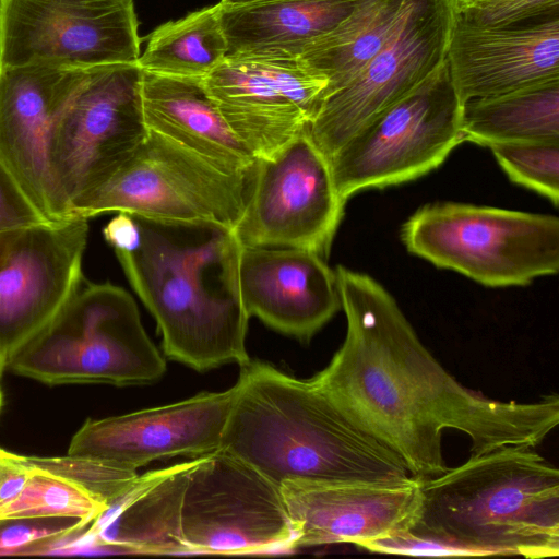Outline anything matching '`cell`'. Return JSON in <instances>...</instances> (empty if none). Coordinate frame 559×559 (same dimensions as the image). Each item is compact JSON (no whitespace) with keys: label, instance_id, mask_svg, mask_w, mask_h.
Listing matches in <instances>:
<instances>
[{"label":"cell","instance_id":"obj_1","mask_svg":"<svg viewBox=\"0 0 559 559\" xmlns=\"http://www.w3.org/2000/svg\"><path fill=\"white\" fill-rule=\"evenodd\" d=\"M345 338L310 380L358 427L395 452L421 481L443 473L442 432L471 440V455L540 443L559 423V397L503 402L455 380L419 340L395 298L370 275L335 270Z\"/></svg>","mask_w":559,"mask_h":559},{"label":"cell","instance_id":"obj_2","mask_svg":"<svg viewBox=\"0 0 559 559\" xmlns=\"http://www.w3.org/2000/svg\"><path fill=\"white\" fill-rule=\"evenodd\" d=\"M140 245L115 251L130 285L154 317L164 354L195 371L250 361L239 290L241 243L209 222L133 215Z\"/></svg>","mask_w":559,"mask_h":559},{"label":"cell","instance_id":"obj_3","mask_svg":"<svg viewBox=\"0 0 559 559\" xmlns=\"http://www.w3.org/2000/svg\"><path fill=\"white\" fill-rule=\"evenodd\" d=\"M236 384L219 449L277 486L400 484L413 477L395 452L352 421L310 379L250 360Z\"/></svg>","mask_w":559,"mask_h":559},{"label":"cell","instance_id":"obj_4","mask_svg":"<svg viewBox=\"0 0 559 559\" xmlns=\"http://www.w3.org/2000/svg\"><path fill=\"white\" fill-rule=\"evenodd\" d=\"M412 530L461 547L472 557L559 555V471L530 445L471 455L421 481Z\"/></svg>","mask_w":559,"mask_h":559},{"label":"cell","instance_id":"obj_5","mask_svg":"<svg viewBox=\"0 0 559 559\" xmlns=\"http://www.w3.org/2000/svg\"><path fill=\"white\" fill-rule=\"evenodd\" d=\"M16 374L49 385L150 384L166 360L146 334L136 304L109 283L81 285L39 332L7 360Z\"/></svg>","mask_w":559,"mask_h":559},{"label":"cell","instance_id":"obj_6","mask_svg":"<svg viewBox=\"0 0 559 559\" xmlns=\"http://www.w3.org/2000/svg\"><path fill=\"white\" fill-rule=\"evenodd\" d=\"M408 252L489 287L559 271V218L456 202L426 204L402 226Z\"/></svg>","mask_w":559,"mask_h":559},{"label":"cell","instance_id":"obj_7","mask_svg":"<svg viewBox=\"0 0 559 559\" xmlns=\"http://www.w3.org/2000/svg\"><path fill=\"white\" fill-rule=\"evenodd\" d=\"M142 70L135 63L91 68L50 132L47 166L58 221L107 185L145 140Z\"/></svg>","mask_w":559,"mask_h":559},{"label":"cell","instance_id":"obj_8","mask_svg":"<svg viewBox=\"0 0 559 559\" xmlns=\"http://www.w3.org/2000/svg\"><path fill=\"white\" fill-rule=\"evenodd\" d=\"M462 104L447 60L420 85L379 114L329 159L340 197L417 179L462 144Z\"/></svg>","mask_w":559,"mask_h":559},{"label":"cell","instance_id":"obj_9","mask_svg":"<svg viewBox=\"0 0 559 559\" xmlns=\"http://www.w3.org/2000/svg\"><path fill=\"white\" fill-rule=\"evenodd\" d=\"M180 535L187 554L296 549L281 487L222 449L191 460L181 497Z\"/></svg>","mask_w":559,"mask_h":559},{"label":"cell","instance_id":"obj_10","mask_svg":"<svg viewBox=\"0 0 559 559\" xmlns=\"http://www.w3.org/2000/svg\"><path fill=\"white\" fill-rule=\"evenodd\" d=\"M251 174L223 171L148 130L133 156L76 209L74 217L88 219L108 212H126L160 221L209 222L234 229L246 206Z\"/></svg>","mask_w":559,"mask_h":559},{"label":"cell","instance_id":"obj_11","mask_svg":"<svg viewBox=\"0 0 559 559\" xmlns=\"http://www.w3.org/2000/svg\"><path fill=\"white\" fill-rule=\"evenodd\" d=\"M345 203L328 160L306 132L273 156L257 159L234 233L241 246L298 248L325 258Z\"/></svg>","mask_w":559,"mask_h":559},{"label":"cell","instance_id":"obj_12","mask_svg":"<svg viewBox=\"0 0 559 559\" xmlns=\"http://www.w3.org/2000/svg\"><path fill=\"white\" fill-rule=\"evenodd\" d=\"M453 0H413L386 45L342 90L328 96L307 134L328 160L357 131L445 61Z\"/></svg>","mask_w":559,"mask_h":559},{"label":"cell","instance_id":"obj_13","mask_svg":"<svg viewBox=\"0 0 559 559\" xmlns=\"http://www.w3.org/2000/svg\"><path fill=\"white\" fill-rule=\"evenodd\" d=\"M133 0H1L0 67L135 63Z\"/></svg>","mask_w":559,"mask_h":559},{"label":"cell","instance_id":"obj_14","mask_svg":"<svg viewBox=\"0 0 559 559\" xmlns=\"http://www.w3.org/2000/svg\"><path fill=\"white\" fill-rule=\"evenodd\" d=\"M87 218L0 231V355L8 358L47 325L83 284Z\"/></svg>","mask_w":559,"mask_h":559},{"label":"cell","instance_id":"obj_15","mask_svg":"<svg viewBox=\"0 0 559 559\" xmlns=\"http://www.w3.org/2000/svg\"><path fill=\"white\" fill-rule=\"evenodd\" d=\"M204 83L228 127L260 159L308 131L329 81L299 59L227 56Z\"/></svg>","mask_w":559,"mask_h":559},{"label":"cell","instance_id":"obj_16","mask_svg":"<svg viewBox=\"0 0 559 559\" xmlns=\"http://www.w3.org/2000/svg\"><path fill=\"white\" fill-rule=\"evenodd\" d=\"M236 395L235 383L173 404L90 418L74 433L68 454L136 472L155 460L212 453L221 447Z\"/></svg>","mask_w":559,"mask_h":559},{"label":"cell","instance_id":"obj_17","mask_svg":"<svg viewBox=\"0 0 559 559\" xmlns=\"http://www.w3.org/2000/svg\"><path fill=\"white\" fill-rule=\"evenodd\" d=\"M87 71L45 63L0 67V158L49 222H60L47 166L50 132Z\"/></svg>","mask_w":559,"mask_h":559},{"label":"cell","instance_id":"obj_18","mask_svg":"<svg viewBox=\"0 0 559 559\" xmlns=\"http://www.w3.org/2000/svg\"><path fill=\"white\" fill-rule=\"evenodd\" d=\"M282 496L299 547L361 544L401 534L418 522L421 480L400 484L287 481Z\"/></svg>","mask_w":559,"mask_h":559},{"label":"cell","instance_id":"obj_19","mask_svg":"<svg viewBox=\"0 0 559 559\" xmlns=\"http://www.w3.org/2000/svg\"><path fill=\"white\" fill-rule=\"evenodd\" d=\"M238 275L249 318L299 341H309L341 309L335 271L310 250L242 246Z\"/></svg>","mask_w":559,"mask_h":559},{"label":"cell","instance_id":"obj_20","mask_svg":"<svg viewBox=\"0 0 559 559\" xmlns=\"http://www.w3.org/2000/svg\"><path fill=\"white\" fill-rule=\"evenodd\" d=\"M445 60L462 105L559 79V17L486 28L454 15Z\"/></svg>","mask_w":559,"mask_h":559},{"label":"cell","instance_id":"obj_21","mask_svg":"<svg viewBox=\"0 0 559 559\" xmlns=\"http://www.w3.org/2000/svg\"><path fill=\"white\" fill-rule=\"evenodd\" d=\"M191 461L138 475L130 488L64 548L107 547L133 554H187L180 506Z\"/></svg>","mask_w":559,"mask_h":559},{"label":"cell","instance_id":"obj_22","mask_svg":"<svg viewBox=\"0 0 559 559\" xmlns=\"http://www.w3.org/2000/svg\"><path fill=\"white\" fill-rule=\"evenodd\" d=\"M141 98L148 130L176 142L223 171L252 173L255 156L222 117L206 90L204 78L142 71Z\"/></svg>","mask_w":559,"mask_h":559},{"label":"cell","instance_id":"obj_23","mask_svg":"<svg viewBox=\"0 0 559 559\" xmlns=\"http://www.w3.org/2000/svg\"><path fill=\"white\" fill-rule=\"evenodd\" d=\"M362 0H262L222 4L227 56L299 59Z\"/></svg>","mask_w":559,"mask_h":559},{"label":"cell","instance_id":"obj_24","mask_svg":"<svg viewBox=\"0 0 559 559\" xmlns=\"http://www.w3.org/2000/svg\"><path fill=\"white\" fill-rule=\"evenodd\" d=\"M412 1L362 0L333 29L305 48L299 61L329 81L324 99L346 86L386 45Z\"/></svg>","mask_w":559,"mask_h":559},{"label":"cell","instance_id":"obj_25","mask_svg":"<svg viewBox=\"0 0 559 559\" xmlns=\"http://www.w3.org/2000/svg\"><path fill=\"white\" fill-rule=\"evenodd\" d=\"M461 139L488 147L559 142V79L464 103Z\"/></svg>","mask_w":559,"mask_h":559},{"label":"cell","instance_id":"obj_26","mask_svg":"<svg viewBox=\"0 0 559 559\" xmlns=\"http://www.w3.org/2000/svg\"><path fill=\"white\" fill-rule=\"evenodd\" d=\"M219 3L157 27L136 61L142 71L205 78L227 57Z\"/></svg>","mask_w":559,"mask_h":559},{"label":"cell","instance_id":"obj_27","mask_svg":"<svg viewBox=\"0 0 559 559\" xmlns=\"http://www.w3.org/2000/svg\"><path fill=\"white\" fill-rule=\"evenodd\" d=\"M25 467L27 481L17 498L0 510V519L68 516L80 519L88 527L106 510L105 504L75 484Z\"/></svg>","mask_w":559,"mask_h":559},{"label":"cell","instance_id":"obj_28","mask_svg":"<svg viewBox=\"0 0 559 559\" xmlns=\"http://www.w3.org/2000/svg\"><path fill=\"white\" fill-rule=\"evenodd\" d=\"M25 466L62 477L106 506L116 502L133 484L138 473L110 463L69 455L60 457L25 456L16 454Z\"/></svg>","mask_w":559,"mask_h":559},{"label":"cell","instance_id":"obj_29","mask_svg":"<svg viewBox=\"0 0 559 559\" xmlns=\"http://www.w3.org/2000/svg\"><path fill=\"white\" fill-rule=\"evenodd\" d=\"M489 148L511 181L558 205L559 142L501 143Z\"/></svg>","mask_w":559,"mask_h":559},{"label":"cell","instance_id":"obj_30","mask_svg":"<svg viewBox=\"0 0 559 559\" xmlns=\"http://www.w3.org/2000/svg\"><path fill=\"white\" fill-rule=\"evenodd\" d=\"M87 526L76 518L0 519V555H37L59 548Z\"/></svg>","mask_w":559,"mask_h":559},{"label":"cell","instance_id":"obj_31","mask_svg":"<svg viewBox=\"0 0 559 559\" xmlns=\"http://www.w3.org/2000/svg\"><path fill=\"white\" fill-rule=\"evenodd\" d=\"M455 19L486 28H508L559 17V0H453Z\"/></svg>","mask_w":559,"mask_h":559},{"label":"cell","instance_id":"obj_32","mask_svg":"<svg viewBox=\"0 0 559 559\" xmlns=\"http://www.w3.org/2000/svg\"><path fill=\"white\" fill-rule=\"evenodd\" d=\"M360 548L370 552L412 556H468L471 552L441 539L408 530L397 535L364 543Z\"/></svg>","mask_w":559,"mask_h":559},{"label":"cell","instance_id":"obj_33","mask_svg":"<svg viewBox=\"0 0 559 559\" xmlns=\"http://www.w3.org/2000/svg\"><path fill=\"white\" fill-rule=\"evenodd\" d=\"M47 221L0 158V231Z\"/></svg>","mask_w":559,"mask_h":559},{"label":"cell","instance_id":"obj_34","mask_svg":"<svg viewBox=\"0 0 559 559\" xmlns=\"http://www.w3.org/2000/svg\"><path fill=\"white\" fill-rule=\"evenodd\" d=\"M27 478L28 469L15 453L0 449V510L17 498Z\"/></svg>","mask_w":559,"mask_h":559},{"label":"cell","instance_id":"obj_35","mask_svg":"<svg viewBox=\"0 0 559 559\" xmlns=\"http://www.w3.org/2000/svg\"><path fill=\"white\" fill-rule=\"evenodd\" d=\"M117 213L103 228V236L115 251L131 252L140 245L139 225L132 214Z\"/></svg>","mask_w":559,"mask_h":559},{"label":"cell","instance_id":"obj_36","mask_svg":"<svg viewBox=\"0 0 559 559\" xmlns=\"http://www.w3.org/2000/svg\"><path fill=\"white\" fill-rule=\"evenodd\" d=\"M253 1H262V0H221L219 3L222 4H239V3H248Z\"/></svg>","mask_w":559,"mask_h":559},{"label":"cell","instance_id":"obj_37","mask_svg":"<svg viewBox=\"0 0 559 559\" xmlns=\"http://www.w3.org/2000/svg\"><path fill=\"white\" fill-rule=\"evenodd\" d=\"M5 368V364H4V360L2 359L1 355H0V379H1V376H2V372Z\"/></svg>","mask_w":559,"mask_h":559},{"label":"cell","instance_id":"obj_38","mask_svg":"<svg viewBox=\"0 0 559 559\" xmlns=\"http://www.w3.org/2000/svg\"><path fill=\"white\" fill-rule=\"evenodd\" d=\"M1 406H2V392H1V389H0V409H1Z\"/></svg>","mask_w":559,"mask_h":559},{"label":"cell","instance_id":"obj_39","mask_svg":"<svg viewBox=\"0 0 559 559\" xmlns=\"http://www.w3.org/2000/svg\"><path fill=\"white\" fill-rule=\"evenodd\" d=\"M0 8H1V0H0Z\"/></svg>","mask_w":559,"mask_h":559}]
</instances>
